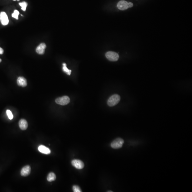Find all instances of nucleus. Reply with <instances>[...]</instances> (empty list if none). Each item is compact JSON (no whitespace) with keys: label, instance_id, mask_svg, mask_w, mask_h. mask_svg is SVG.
Returning <instances> with one entry per match:
<instances>
[{"label":"nucleus","instance_id":"nucleus-18","mask_svg":"<svg viewBox=\"0 0 192 192\" xmlns=\"http://www.w3.org/2000/svg\"><path fill=\"white\" fill-rule=\"evenodd\" d=\"M6 114L8 117V118L10 120H12L13 118V115L12 112L10 110H6Z\"/></svg>","mask_w":192,"mask_h":192},{"label":"nucleus","instance_id":"nucleus-2","mask_svg":"<svg viewBox=\"0 0 192 192\" xmlns=\"http://www.w3.org/2000/svg\"><path fill=\"white\" fill-rule=\"evenodd\" d=\"M124 141L123 139L121 138H117L112 142L111 144V146L112 148L115 149L121 148L122 147Z\"/></svg>","mask_w":192,"mask_h":192},{"label":"nucleus","instance_id":"nucleus-16","mask_svg":"<svg viewBox=\"0 0 192 192\" xmlns=\"http://www.w3.org/2000/svg\"><path fill=\"white\" fill-rule=\"evenodd\" d=\"M19 14V12L17 10H15L14 11V13L12 14V16L13 18H14L16 19H18V16Z\"/></svg>","mask_w":192,"mask_h":192},{"label":"nucleus","instance_id":"nucleus-22","mask_svg":"<svg viewBox=\"0 0 192 192\" xmlns=\"http://www.w3.org/2000/svg\"><path fill=\"white\" fill-rule=\"evenodd\" d=\"M1 61H2V60H1V59L0 58V63L1 62Z\"/></svg>","mask_w":192,"mask_h":192},{"label":"nucleus","instance_id":"nucleus-5","mask_svg":"<svg viewBox=\"0 0 192 192\" xmlns=\"http://www.w3.org/2000/svg\"><path fill=\"white\" fill-rule=\"evenodd\" d=\"M72 164L74 167L78 169H82L84 167L83 162L80 160L74 159L72 161Z\"/></svg>","mask_w":192,"mask_h":192},{"label":"nucleus","instance_id":"nucleus-4","mask_svg":"<svg viewBox=\"0 0 192 192\" xmlns=\"http://www.w3.org/2000/svg\"><path fill=\"white\" fill-rule=\"evenodd\" d=\"M105 56L107 59L111 61H117L119 58L118 53L112 51L107 52L106 53Z\"/></svg>","mask_w":192,"mask_h":192},{"label":"nucleus","instance_id":"nucleus-3","mask_svg":"<svg viewBox=\"0 0 192 192\" xmlns=\"http://www.w3.org/2000/svg\"><path fill=\"white\" fill-rule=\"evenodd\" d=\"M70 99L68 96H63L56 99L55 101L57 104L61 105H66L70 102Z\"/></svg>","mask_w":192,"mask_h":192},{"label":"nucleus","instance_id":"nucleus-14","mask_svg":"<svg viewBox=\"0 0 192 192\" xmlns=\"http://www.w3.org/2000/svg\"><path fill=\"white\" fill-rule=\"evenodd\" d=\"M63 67L62 68L64 72H65L68 75H71V70H69L67 68V67L66 64L65 63H63Z\"/></svg>","mask_w":192,"mask_h":192},{"label":"nucleus","instance_id":"nucleus-15","mask_svg":"<svg viewBox=\"0 0 192 192\" xmlns=\"http://www.w3.org/2000/svg\"><path fill=\"white\" fill-rule=\"evenodd\" d=\"M19 5L21 7V9L24 11H25L26 10V7L28 6V3L25 1H23V2L19 3Z\"/></svg>","mask_w":192,"mask_h":192},{"label":"nucleus","instance_id":"nucleus-8","mask_svg":"<svg viewBox=\"0 0 192 192\" xmlns=\"http://www.w3.org/2000/svg\"><path fill=\"white\" fill-rule=\"evenodd\" d=\"M46 48V45L45 43H41L36 48V52L39 54H43L45 52V49Z\"/></svg>","mask_w":192,"mask_h":192},{"label":"nucleus","instance_id":"nucleus-10","mask_svg":"<svg viewBox=\"0 0 192 192\" xmlns=\"http://www.w3.org/2000/svg\"><path fill=\"white\" fill-rule=\"evenodd\" d=\"M17 82L18 86L23 87H26L27 85V80L23 77H19L17 79Z\"/></svg>","mask_w":192,"mask_h":192},{"label":"nucleus","instance_id":"nucleus-21","mask_svg":"<svg viewBox=\"0 0 192 192\" xmlns=\"http://www.w3.org/2000/svg\"><path fill=\"white\" fill-rule=\"evenodd\" d=\"M13 1H15L17 0L18 1H19L20 0H13Z\"/></svg>","mask_w":192,"mask_h":192},{"label":"nucleus","instance_id":"nucleus-19","mask_svg":"<svg viewBox=\"0 0 192 192\" xmlns=\"http://www.w3.org/2000/svg\"><path fill=\"white\" fill-rule=\"evenodd\" d=\"M4 53V50L2 48L0 47V54H2Z\"/></svg>","mask_w":192,"mask_h":192},{"label":"nucleus","instance_id":"nucleus-9","mask_svg":"<svg viewBox=\"0 0 192 192\" xmlns=\"http://www.w3.org/2000/svg\"><path fill=\"white\" fill-rule=\"evenodd\" d=\"M31 167L29 165H26L23 167L21 171V175L23 177H26L30 174L31 172Z\"/></svg>","mask_w":192,"mask_h":192},{"label":"nucleus","instance_id":"nucleus-6","mask_svg":"<svg viewBox=\"0 0 192 192\" xmlns=\"http://www.w3.org/2000/svg\"><path fill=\"white\" fill-rule=\"evenodd\" d=\"M0 21L1 24L4 26L8 25L9 23L8 15L5 12H1L0 13Z\"/></svg>","mask_w":192,"mask_h":192},{"label":"nucleus","instance_id":"nucleus-7","mask_svg":"<svg viewBox=\"0 0 192 192\" xmlns=\"http://www.w3.org/2000/svg\"><path fill=\"white\" fill-rule=\"evenodd\" d=\"M117 7L120 10H125L129 8V3L126 1H120L117 4Z\"/></svg>","mask_w":192,"mask_h":192},{"label":"nucleus","instance_id":"nucleus-11","mask_svg":"<svg viewBox=\"0 0 192 192\" xmlns=\"http://www.w3.org/2000/svg\"><path fill=\"white\" fill-rule=\"evenodd\" d=\"M38 150L41 153L46 154H48L51 153V150L48 148L43 145H40L38 147Z\"/></svg>","mask_w":192,"mask_h":192},{"label":"nucleus","instance_id":"nucleus-23","mask_svg":"<svg viewBox=\"0 0 192 192\" xmlns=\"http://www.w3.org/2000/svg\"><path fill=\"white\" fill-rule=\"evenodd\" d=\"M108 192H112V191H108Z\"/></svg>","mask_w":192,"mask_h":192},{"label":"nucleus","instance_id":"nucleus-20","mask_svg":"<svg viewBox=\"0 0 192 192\" xmlns=\"http://www.w3.org/2000/svg\"><path fill=\"white\" fill-rule=\"evenodd\" d=\"M128 3H129V8H131L133 6V3H131V2H129Z\"/></svg>","mask_w":192,"mask_h":192},{"label":"nucleus","instance_id":"nucleus-1","mask_svg":"<svg viewBox=\"0 0 192 192\" xmlns=\"http://www.w3.org/2000/svg\"><path fill=\"white\" fill-rule=\"evenodd\" d=\"M120 100V96L117 94H115L111 96L108 99L107 104L109 106H114L119 103Z\"/></svg>","mask_w":192,"mask_h":192},{"label":"nucleus","instance_id":"nucleus-13","mask_svg":"<svg viewBox=\"0 0 192 192\" xmlns=\"http://www.w3.org/2000/svg\"><path fill=\"white\" fill-rule=\"evenodd\" d=\"M56 175L53 173H50L48 175L47 180L49 182H53L56 179Z\"/></svg>","mask_w":192,"mask_h":192},{"label":"nucleus","instance_id":"nucleus-17","mask_svg":"<svg viewBox=\"0 0 192 192\" xmlns=\"http://www.w3.org/2000/svg\"><path fill=\"white\" fill-rule=\"evenodd\" d=\"M73 190L74 192H81L82 190L80 189V187L77 185H74L73 187Z\"/></svg>","mask_w":192,"mask_h":192},{"label":"nucleus","instance_id":"nucleus-12","mask_svg":"<svg viewBox=\"0 0 192 192\" xmlns=\"http://www.w3.org/2000/svg\"><path fill=\"white\" fill-rule=\"evenodd\" d=\"M19 126L21 130H25L28 128V123L25 119H22L19 122Z\"/></svg>","mask_w":192,"mask_h":192}]
</instances>
